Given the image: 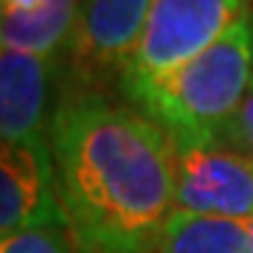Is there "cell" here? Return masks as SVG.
<instances>
[{
	"label": "cell",
	"mask_w": 253,
	"mask_h": 253,
	"mask_svg": "<svg viewBox=\"0 0 253 253\" xmlns=\"http://www.w3.org/2000/svg\"><path fill=\"white\" fill-rule=\"evenodd\" d=\"M48 146L56 194L82 253H149L174 214L172 135L107 93L65 87Z\"/></svg>",
	"instance_id": "obj_1"
},
{
	"label": "cell",
	"mask_w": 253,
	"mask_h": 253,
	"mask_svg": "<svg viewBox=\"0 0 253 253\" xmlns=\"http://www.w3.org/2000/svg\"><path fill=\"white\" fill-rule=\"evenodd\" d=\"M253 87V9L211 48L158 79L124 84V99L161 124L174 144H214Z\"/></svg>",
	"instance_id": "obj_2"
},
{
	"label": "cell",
	"mask_w": 253,
	"mask_h": 253,
	"mask_svg": "<svg viewBox=\"0 0 253 253\" xmlns=\"http://www.w3.org/2000/svg\"><path fill=\"white\" fill-rule=\"evenodd\" d=\"M248 9V0H152L121 87L158 79L186 65L214 45Z\"/></svg>",
	"instance_id": "obj_3"
},
{
	"label": "cell",
	"mask_w": 253,
	"mask_h": 253,
	"mask_svg": "<svg viewBox=\"0 0 253 253\" xmlns=\"http://www.w3.org/2000/svg\"><path fill=\"white\" fill-rule=\"evenodd\" d=\"M149 9L152 0H82L76 28L65 48V87L104 93V84H121Z\"/></svg>",
	"instance_id": "obj_4"
},
{
	"label": "cell",
	"mask_w": 253,
	"mask_h": 253,
	"mask_svg": "<svg viewBox=\"0 0 253 253\" xmlns=\"http://www.w3.org/2000/svg\"><path fill=\"white\" fill-rule=\"evenodd\" d=\"M174 211L253 219V158L217 144H174Z\"/></svg>",
	"instance_id": "obj_5"
},
{
	"label": "cell",
	"mask_w": 253,
	"mask_h": 253,
	"mask_svg": "<svg viewBox=\"0 0 253 253\" xmlns=\"http://www.w3.org/2000/svg\"><path fill=\"white\" fill-rule=\"evenodd\" d=\"M68 225L56 194L54 158L48 141H0V234Z\"/></svg>",
	"instance_id": "obj_6"
},
{
	"label": "cell",
	"mask_w": 253,
	"mask_h": 253,
	"mask_svg": "<svg viewBox=\"0 0 253 253\" xmlns=\"http://www.w3.org/2000/svg\"><path fill=\"white\" fill-rule=\"evenodd\" d=\"M54 76L56 59L0 48V141H48Z\"/></svg>",
	"instance_id": "obj_7"
},
{
	"label": "cell",
	"mask_w": 253,
	"mask_h": 253,
	"mask_svg": "<svg viewBox=\"0 0 253 253\" xmlns=\"http://www.w3.org/2000/svg\"><path fill=\"white\" fill-rule=\"evenodd\" d=\"M82 0H0V48L56 59L76 28Z\"/></svg>",
	"instance_id": "obj_8"
},
{
	"label": "cell",
	"mask_w": 253,
	"mask_h": 253,
	"mask_svg": "<svg viewBox=\"0 0 253 253\" xmlns=\"http://www.w3.org/2000/svg\"><path fill=\"white\" fill-rule=\"evenodd\" d=\"M149 253H251L248 219L174 211Z\"/></svg>",
	"instance_id": "obj_9"
},
{
	"label": "cell",
	"mask_w": 253,
	"mask_h": 253,
	"mask_svg": "<svg viewBox=\"0 0 253 253\" xmlns=\"http://www.w3.org/2000/svg\"><path fill=\"white\" fill-rule=\"evenodd\" d=\"M0 253H76V239H71V228L65 225L28 228L0 234Z\"/></svg>",
	"instance_id": "obj_10"
},
{
	"label": "cell",
	"mask_w": 253,
	"mask_h": 253,
	"mask_svg": "<svg viewBox=\"0 0 253 253\" xmlns=\"http://www.w3.org/2000/svg\"><path fill=\"white\" fill-rule=\"evenodd\" d=\"M214 144L225 146L231 152H239L245 158H253V87L248 90L234 116L219 126Z\"/></svg>",
	"instance_id": "obj_11"
},
{
	"label": "cell",
	"mask_w": 253,
	"mask_h": 253,
	"mask_svg": "<svg viewBox=\"0 0 253 253\" xmlns=\"http://www.w3.org/2000/svg\"><path fill=\"white\" fill-rule=\"evenodd\" d=\"M248 236H251V253H253V219H248Z\"/></svg>",
	"instance_id": "obj_12"
},
{
	"label": "cell",
	"mask_w": 253,
	"mask_h": 253,
	"mask_svg": "<svg viewBox=\"0 0 253 253\" xmlns=\"http://www.w3.org/2000/svg\"><path fill=\"white\" fill-rule=\"evenodd\" d=\"M248 3H253V0H248Z\"/></svg>",
	"instance_id": "obj_13"
}]
</instances>
